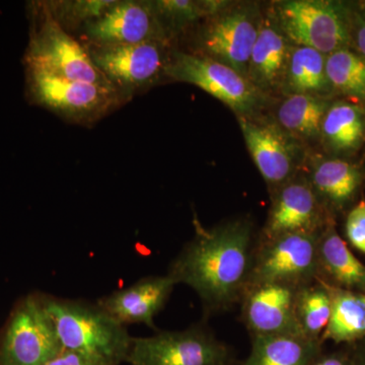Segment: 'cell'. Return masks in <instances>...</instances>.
I'll return each instance as SVG.
<instances>
[{
	"label": "cell",
	"instance_id": "33",
	"mask_svg": "<svg viewBox=\"0 0 365 365\" xmlns=\"http://www.w3.org/2000/svg\"><path fill=\"white\" fill-rule=\"evenodd\" d=\"M357 46L362 53V57L365 58V25L362 26L357 33Z\"/></svg>",
	"mask_w": 365,
	"mask_h": 365
},
{
	"label": "cell",
	"instance_id": "5",
	"mask_svg": "<svg viewBox=\"0 0 365 365\" xmlns=\"http://www.w3.org/2000/svg\"><path fill=\"white\" fill-rule=\"evenodd\" d=\"M319 235L288 234L258 240L249 287L277 282L302 287L318 279Z\"/></svg>",
	"mask_w": 365,
	"mask_h": 365
},
{
	"label": "cell",
	"instance_id": "10",
	"mask_svg": "<svg viewBox=\"0 0 365 365\" xmlns=\"http://www.w3.org/2000/svg\"><path fill=\"white\" fill-rule=\"evenodd\" d=\"M333 222L336 220L319 202L309 180L294 178L273 194L267 222L258 240L288 234L319 235Z\"/></svg>",
	"mask_w": 365,
	"mask_h": 365
},
{
	"label": "cell",
	"instance_id": "24",
	"mask_svg": "<svg viewBox=\"0 0 365 365\" xmlns=\"http://www.w3.org/2000/svg\"><path fill=\"white\" fill-rule=\"evenodd\" d=\"M284 78L294 93L312 95L325 91L329 83L324 54L309 47L297 46L290 51Z\"/></svg>",
	"mask_w": 365,
	"mask_h": 365
},
{
	"label": "cell",
	"instance_id": "11",
	"mask_svg": "<svg viewBox=\"0 0 365 365\" xmlns=\"http://www.w3.org/2000/svg\"><path fill=\"white\" fill-rule=\"evenodd\" d=\"M302 287L284 283L252 284L242 295L241 319L253 337L300 335L295 319V302Z\"/></svg>",
	"mask_w": 365,
	"mask_h": 365
},
{
	"label": "cell",
	"instance_id": "32",
	"mask_svg": "<svg viewBox=\"0 0 365 365\" xmlns=\"http://www.w3.org/2000/svg\"><path fill=\"white\" fill-rule=\"evenodd\" d=\"M349 350L355 365H365V337L351 345H345Z\"/></svg>",
	"mask_w": 365,
	"mask_h": 365
},
{
	"label": "cell",
	"instance_id": "4",
	"mask_svg": "<svg viewBox=\"0 0 365 365\" xmlns=\"http://www.w3.org/2000/svg\"><path fill=\"white\" fill-rule=\"evenodd\" d=\"M45 13L39 28L31 37L26 56L28 68L71 81L113 86L93 63L88 50L66 32L51 11Z\"/></svg>",
	"mask_w": 365,
	"mask_h": 365
},
{
	"label": "cell",
	"instance_id": "25",
	"mask_svg": "<svg viewBox=\"0 0 365 365\" xmlns=\"http://www.w3.org/2000/svg\"><path fill=\"white\" fill-rule=\"evenodd\" d=\"M328 106L324 101L307 93H294L278 109L280 124L292 133L304 137L321 132Z\"/></svg>",
	"mask_w": 365,
	"mask_h": 365
},
{
	"label": "cell",
	"instance_id": "20",
	"mask_svg": "<svg viewBox=\"0 0 365 365\" xmlns=\"http://www.w3.org/2000/svg\"><path fill=\"white\" fill-rule=\"evenodd\" d=\"M290 49L278 30L265 23L259 29L250 58L248 79L257 88H275L284 79Z\"/></svg>",
	"mask_w": 365,
	"mask_h": 365
},
{
	"label": "cell",
	"instance_id": "28",
	"mask_svg": "<svg viewBox=\"0 0 365 365\" xmlns=\"http://www.w3.org/2000/svg\"><path fill=\"white\" fill-rule=\"evenodd\" d=\"M222 4L220 1L195 2L190 0H163L155 2L158 13L167 16L170 21L178 24L194 21L206 14L220 11Z\"/></svg>",
	"mask_w": 365,
	"mask_h": 365
},
{
	"label": "cell",
	"instance_id": "18",
	"mask_svg": "<svg viewBox=\"0 0 365 365\" xmlns=\"http://www.w3.org/2000/svg\"><path fill=\"white\" fill-rule=\"evenodd\" d=\"M318 279L329 287L365 294V265L330 223L319 237Z\"/></svg>",
	"mask_w": 365,
	"mask_h": 365
},
{
	"label": "cell",
	"instance_id": "13",
	"mask_svg": "<svg viewBox=\"0 0 365 365\" xmlns=\"http://www.w3.org/2000/svg\"><path fill=\"white\" fill-rule=\"evenodd\" d=\"M176 282L170 276H148L97 300L118 323L126 327L143 324L158 331L155 316L170 299Z\"/></svg>",
	"mask_w": 365,
	"mask_h": 365
},
{
	"label": "cell",
	"instance_id": "1",
	"mask_svg": "<svg viewBox=\"0 0 365 365\" xmlns=\"http://www.w3.org/2000/svg\"><path fill=\"white\" fill-rule=\"evenodd\" d=\"M196 232L170 263L168 275L198 294L206 318L240 304L253 271L258 237L246 218Z\"/></svg>",
	"mask_w": 365,
	"mask_h": 365
},
{
	"label": "cell",
	"instance_id": "8",
	"mask_svg": "<svg viewBox=\"0 0 365 365\" xmlns=\"http://www.w3.org/2000/svg\"><path fill=\"white\" fill-rule=\"evenodd\" d=\"M281 30L302 47L331 54L344 49L349 33L342 16L333 4L319 0H292L278 6Z\"/></svg>",
	"mask_w": 365,
	"mask_h": 365
},
{
	"label": "cell",
	"instance_id": "23",
	"mask_svg": "<svg viewBox=\"0 0 365 365\" xmlns=\"http://www.w3.org/2000/svg\"><path fill=\"white\" fill-rule=\"evenodd\" d=\"M321 132L334 150H355L364 136V115L357 106L338 103L327 111Z\"/></svg>",
	"mask_w": 365,
	"mask_h": 365
},
{
	"label": "cell",
	"instance_id": "21",
	"mask_svg": "<svg viewBox=\"0 0 365 365\" xmlns=\"http://www.w3.org/2000/svg\"><path fill=\"white\" fill-rule=\"evenodd\" d=\"M327 285V284H326ZM328 287L332 312L322 342L351 345L365 337V294Z\"/></svg>",
	"mask_w": 365,
	"mask_h": 365
},
{
	"label": "cell",
	"instance_id": "22",
	"mask_svg": "<svg viewBox=\"0 0 365 365\" xmlns=\"http://www.w3.org/2000/svg\"><path fill=\"white\" fill-rule=\"evenodd\" d=\"M332 299L325 283L316 280L300 288L295 302V319L300 335L321 340L331 318Z\"/></svg>",
	"mask_w": 365,
	"mask_h": 365
},
{
	"label": "cell",
	"instance_id": "17",
	"mask_svg": "<svg viewBox=\"0 0 365 365\" xmlns=\"http://www.w3.org/2000/svg\"><path fill=\"white\" fill-rule=\"evenodd\" d=\"M309 184L328 215L336 220L338 213L350 210L364 182V174L357 165L341 160H322L314 165Z\"/></svg>",
	"mask_w": 365,
	"mask_h": 365
},
{
	"label": "cell",
	"instance_id": "14",
	"mask_svg": "<svg viewBox=\"0 0 365 365\" xmlns=\"http://www.w3.org/2000/svg\"><path fill=\"white\" fill-rule=\"evenodd\" d=\"M260 24L247 11H234L216 19L206 29L203 47L212 59L248 78L250 58Z\"/></svg>",
	"mask_w": 365,
	"mask_h": 365
},
{
	"label": "cell",
	"instance_id": "3",
	"mask_svg": "<svg viewBox=\"0 0 365 365\" xmlns=\"http://www.w3.org/2000/svg\"><path fill=\"white\" fill-rule=\"evenodd\" d=\"M232 348L217 339L205 323L182 331H157L148 337H133L129 365H237Z\"/></svg>",
	"mask_w": 365,
	"mask_h": 365
},
{
	"label": "cell",
	"instance_id": "31",
	"mask_svg": "<svg viewBox=\"0 0 365 365\" xmlns=\"http://www.w3.org/2000/svg\"><path fill=\"white\" fill-rule=\"evenodd\" d=\"M47 365H98L91 360L76 354V353L66 351L64 350L59 356L53 359Z\"/></svg>",
	"mask_w": 365,
	"mask_h": 365
},
{
	"label": "cell",
	"instance_id": "30",
	"mask_svg": "<svg viewBox=\"0 0 365 365\" xmlns=\"http://www.w3.org/2000/svg\"><path fill=\"white\" fill-rule=\"evenodd\" d=\"M311 365H355L349 350L346 346L332 352L321 353Z\"/></svg>",
	"mask_w": 365,
	"mask_h": 365
},
{
	"label": "cell",
	"instance_id": "26",
	"mask_svg": "<svg viewBox=\"0 0 365 365\" xmlns=\"http://www.w3.org/2000/svg\"><path fill=\"white\" fill-rule=\"evenodd\" d=\"M329 83L351 96L365 98V58L348 49L331 53L326 58Z\"/></svg>",
	"mask_w": 365,
	"mask_h": 365
},
{
	"label": "cell",
	"instance_id": "9",
	"mask_svg": "<svg viewBox=\"0 0 365 365\" xmlns=\"http://www.w3.org/2000/svg\"><path fill=\"white\" fill-rule=\"evenodd\" d=\"M29 86L36 102L71 119H96L118 102L114 86L93 85L29 69Z\"/></svg>",
	"mask_w": 365,
	"mask_h": 365
},
{
	"label": "cell",
	"instance_id": "19",
	"mask_svg": "<svg viewBox=\"0 0 365 365\" xmlns=\"http://www.w3.org/2000/svg\"><path fill=\"white\" fill-rule=\"evenodd\" d=\"M249 356L237 365H311L324 350L322 340L299 335L253 337Z\"/></svg>",
	"mask_w": 365,
	"mask_h": 365
},
{
	"label": "cell",
	"instance_id": "6",
	"mask_svg": "<svg viewBox=\"0 0 365 365\" xmlns=\"http://www.w3.org/2000/svg\"><path fill=\"white\" fill-rule=\"evenodd\" d=\"M64 351L39 297L16 307L0 344V365H47Z\"/></svg>",
	"mask_w": 365,
	"mask_h": 365
},
{
	"label": "cell",
	"instance_id": "12",
	"mask_svg": "<svg viewBox=\"0 0 365 365\" xmlns=\"http://www.w3.org/2000/svg\"><path fill=\"white\" fill-rule=\"evenodd\" d=\"M88 51L113 86L126 91L153 83L168 66L158 41L131 45H93Z\"/></svg>",
	"mask_w": 365,
	"mask_h": 365
},
{
	"label": "cell",
	"instance_id": "27",
	"mask_svg": "<svg viewBox=\"0 0 365 365\" xmlns=\"http://www.w3.org/2000/svg\"><path fill=\"white\" fill-rule=\"evenodd\" d=\"M117 1H105V0H78V1L60 2L57 9H53L51 14L60 24L67 23H91L102 18L103 16Z\"/></svg>",
	"mask_w": 365,
	"mask_h": 365
},
{
	"label": "cell",
	"instance_id": "15",
	"mask_svg": "<svg viewBox=\"0 0 365 365\" xmlns=\"http://www.w3.org/2000/svg\"><path fill=\"white\" fill-rule=\"evenodd\" d=\"M158 32L151 6L137 1H117L102 18L86 24V36L98 46L158 41Z\"/></svg>",
	"mask_w": 365,
	"mask_h": 365
},
{
	"label": "cell",
	"instance_id": "2",
	"mask_svg": "<svg viewBox=\"0 0 365 365\" xmlns=\"http://www.w3.org/2000/svg\"><path fill=\"white\" fill-rule=\"evenodd\" d=\"M62 347L98 365L126 362L133 337L98 302L40 295Z\"/></svg>",
	"mask_w": 365,
	"mask_h": 365
},
{
	"label": "cell",
	"instance_id": "29",
	"mask_svg": "<svg viewBox=\"0 0 365 365\" xmlns=\"http://www.w3.org/2000/svg\"><path fill=\"white\" fill-rule=\"evenodd\" d=\"M345 235L350 245L365 255V199L361 198L346 215Z\"/></svg>",
	"mask_w": 365,
	"mask_h": 365
},
{
	"label": "cell",
	"instance_id": "16",
	"mask_svg": "<svg viewBox=\"0 0 365 365\" xmlns=\"http://www.w3.org/2000/svg\"><path fill=\"white\" fill-rule=\"evenodd\" d=\"M245 141L255 165L272 194L294 179V163L289 145L280 132L270 125L259 124L239 116Z\"/></svg>",
	"mask_w": 365,
	"mask_h": 365
},
{
	"label": "cell",
	"instance_id": "7",
	"mask_svg": "<svg viewBox=\"0 0 365 365\" xmlns=\"http://www.w3.org/2000/svg\"><path fill=\"white\" fill-rule=\"evenodd\" d=\"M165 72L176 81L191 83L246 117L259 103V90L232 67L210 57L175 53Z\"/></svg>",
	"mask_w": 365,
	"mask_h": 365
}]
</instances>
